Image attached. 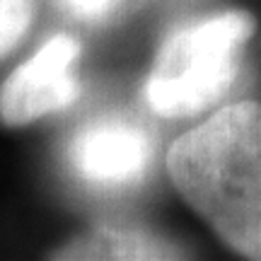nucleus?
Returning <instances> with one entry per match:
<instances>
[{"mask_svg": "<svg viewBox=\"0 0 261 261\" xmlns=\"http://www.w3.org/2000/svg\"><path fill=\"white\" fill-rule=\"evenodd\" d=\"M184 249L167 237L121 225H102L58 247L54 259H179Z\"/></svg>", "mask_w": 261, "mask_h": 261, "instance_id": "nucleus-5", "label": "nucleus"}, {"mask_svg": "<svg viewBox=\"0 0 261 261\" xmlns=\"http://www.w3.org/2000/svg\"><path fill=\"white\" fill-rule=\"evenodd\" d=\"M58 3L63 5L65 12L85 22H99V19L109 17L114 8L119 5V0H58Z\"/></svg>", "mask_w": 261, "mask_h": 261, "instance_id": "nucleus-7", "label": "nucleus"}, {"mask_svg": "<svg viewBox=\"0 0 261 261\" xmlns=\"http://www.w3.org/2000/svg\"><path fill=\"white\" fill-rule=\"evenodd\" d=\"M254 27L249 12L230 10L172 32L145 80L150 109L167 119H181L213 107L232 87Z\"/></svg>", "mask_w": 261, "mask_h": 261, "instance_id": "nucleus-2", "label": "nucleus"}, {"mask_svg": "<svg viewBox=\"0 0 261 261\" xmlns=\"http://www.w3.org/2000/svg\"><path fill=\"white\" fill-rule=\"evenodd\" d=\"M34 0H0V61L8 58L27 37L34 22Z\"/></svg>", "mask_w": 261, "mask_h": 261, "instance_id": "nucleus-6", "label": "nucleus"}, {"mask_svg": "<svg viewBox=\"0 0 261 261\" xmlns=\"http://www.w3.org/2000/svg\"><path fill=\"white\" fill-rule=\"evenodd\" d=\"M152 158L148 133L136 123L104 119L85 126L68 148L75 174L97 187H123L138 181Z\"/></svg>", "mask_w": 261, "mask_h": 261, "instance_id": "nucleus-4", "label": "nucleus"}, {"mask_svg": "<svg viewBox=\"0 0 261 261\" xmlns=\"http://www.w3.org/2000/svg\"><path fill=\"white\" fill-rule=\"evenodd\" d=\"M169 177L232 252L261 261V104L223 107L167 155Z\"/></svg>", "mask_w": 261, "mask_h": 261, "instance_id": "nucleus-1", "label": "nucleus"}, {"mask_svg": "<svg viewBox=\"0 0 261 261\" xmlns=\"http://www.w3.org/2000/svg\"><path fill=\"white\" fill-rule=\"evenodd\" d=\"M77 56L80 44L68 34H56L29 61L17 65L0 87L3 123L27 126L70 107L80 94V83L73 73Z\"/></svg>", "mask_w": 261, "mask_h": 261, "instance_id": "nucleus-3", "label": "nucleus"}]
</instances>
